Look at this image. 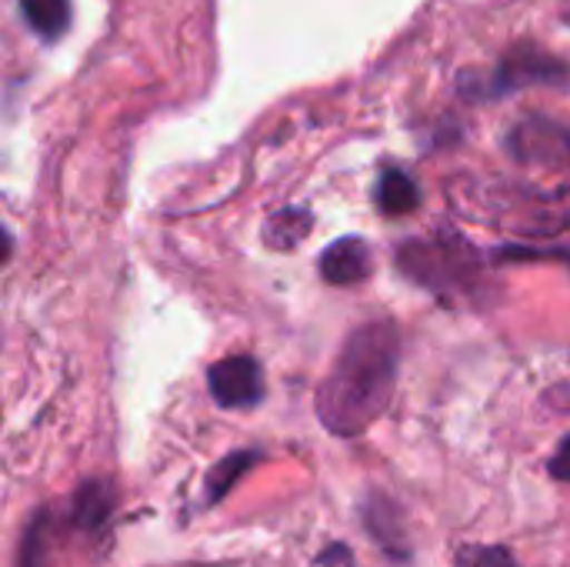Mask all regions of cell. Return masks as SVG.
<instances>
[{
    "instance_id": "9c48e42d",
    "label": "cell",
    "mask_w": 570,
    "mask_h": 567,
    "mask_svg": "<svg viewBox=\"0 0 570 567\" xmlns=\"http://www.w3.org/2000/svg\"><path fill=\"white\" fill-rule=\"evenodd\" d=\"M311 214L304 211V207H287V211H281V214H274L271 217V224L264 227V241L271 244V247H277V251H287V247H297L307 234H311Z\"/></svg>"
},
{
    "instance_id": "5b68a950",
    "label": "cell",
    "mask_w": 570,
    "mask_h": 567,
    "mask_svg": "<svg viewBox=\"0 0 570 567\" xmlns=\"http://www.w3.org/2000/svg\"><path fill=\"white\" fill-rule=\"evenodd\" d=\"M564 77H568L564 63L544 57L541 50L521 47V50H514L501 63V70H498L494 80H498V90H514V87H524V84H558Z\"/></svg>"
},
{
    "instance_id": "3957f363",
    "label": "cell",
    "mask_w": 570,
    "mask_h": 567,
    "mask_svg": "<svg viewBox=\"0 0 570 567\" xmlns=\"http://www.w3.org/2000/svg\"><path fill=\"white\" fill-rule=\"evenodd\" d=\"M511 150L514 157L528 160V164H570V134L564 127L551 124V120H524L514 134H511Z\"/></svg>"
},
{
    "instance_id": "52a82bcc",
    "label": "cell",
    "mask_w": 570,
    "mask_h": 567,
    "mask_svg": "<svg viewBox=\"0 0 570 567\" xmlns=\"http://www.w3.org/2000/svg\"><path fill=\"white\" fill-rule=\"evenodd\" d=\"M114 511V495H110V485L104 481H87L80 485V491L73 495V508H70V521L83 531H94L100 528Z\"/></svg>"
},
{
    "instance_id": "277c9868",
    "label": "cell",
    "mask_w": 570,
    "mask_h": 567,
    "mask_svg": "<svg viewBox=\"0 0 570 567\" xmlns=\"http://www.w3.org/2000/svg\"><path fill=\"white\" fill-rule=\"evenodd\" d=\"M317 267H321V277L327 284H337V287L361 284L374 271V254H371V247L361 237H341V241H334L321 254Z\"/></svg>"
},
{
    "instance_id": "4fadbf2b",
    "label": "cell",
    "mask_w": 570,
    "mask_h": 567,
    "mask_svg": "<svg viewBox=\"0 0 570 567\" xmlns=\"http://www.w3.org/2000/svg\"><path fill=\"white\" fill-rule=\"evenodd\" d=\"M548 471H551V478H558V481H570V434L558 444V451H554Z\"/></svg>"
},
{
    "instance_id": "7c38bea8",
    "label": "cell",
    "mask_w": 570,
    "mask_h": 567,
    "mask_svg": "<svg viewBox=\"0 0 570 567\" xmlns=\"http://www.w3.org/2000/svg\"><path fill=\"white\" fill-rule=\"evenodd\" d=\"M43 525H47V515H37L23 535V558H20V567H43Z\"/></svg>"
},
{
    "instance_id": "7a4b0ae2",
    "label": "cell",
    "mask_w": 570,
    "mask_h": 567,
    "mask_svg": "<svg viewBox=\"0 0 570 567\" xmlns=\"http://www.w3.org/2000/svg\"><path fill=\"white\" fill-rule=\"evenodd\" d=\"M207 388L220 408H254L264 398V374L254 358L234 354L207 371Z\"/></svg>"
},
{
    "instance_id": "8992f818",
    "label": "cell",
    "mask_w": 570,
    "mask_h": 567,
    "mask_svg": "<svg viewBox=\"0 0 570 567\" xmlns=\"http://www.w3.org/2000/svg\"><path fill=\"white\" fill-rule=\"evenodd\" d=\"M377 207L387 217L414 214L421 207V190H417L414 177L404 174V170H384V177L377 184Z\"/></svg>"
},
{
    "instance_id": "6da1fadb",
    "label": "cell",
    "mask_w": 570,
    "mask_h": 567,
    "mask_svg": "<svg viewBox=\"0 0 570 567\" xmlns=\"http://www.w3.org/2000/svg\"><path fill=\"white\" fill-rule=\"evenodd\" d=\"M401 361V334L387 321L361 324L337 354L327 381L317 391V418L341 438L364 434L384 418Z\"/></svg>"
},
{
    "instance_id": "ba28073f",
    "label": "cell",
    "mask_w": 570,
    "mask_h": 567,
    "mask_svg": "<svg viewBox=\"0 0 570 567\" xmlns=\"http://www.w3.org/2000/svg\"><path fill=\"white\" fill-rule=\"evenodd\" d=\"M20 13L43 40H57L70 27V0H20Z\"/></svg>"
},
{
    "instance_id": "8fae6325",
    "label": "cell",
    "mask_w": 570,
    "mask_h": 567,
    "mask_svg": "<svg viewBox=\"0 0 570 567\" xmlns=\"http://www.w3.org/2000/svg\"><path fill=\"white\" fill-rule=\"evenodd\" d=\"M458 567H518L508 548H468L461 551Z\"/></svg>"
},
{
    "instance_id": "30bf717a",
    "label": "cell",
    "mask_w": 570,
    "mask_h": 567,
    "mask_svg": "<svg viewBox=\"0 0 570 567\" xmlns=\"http://www.w3.org/2000/svg\"><path fill=\"white\" fill-rule=\"evenodd\" d=\"M257 458H261L257 451H234L220 465H214L210 475H207V501H220L257 465Z\"/></svg>"
}]
</instances>
